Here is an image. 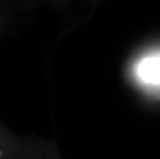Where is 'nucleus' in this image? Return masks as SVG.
<instances>
[{"mask_svg":"<svg viewBox=\"0 0 160 159\" xmlns=\"http://www.w3.org/2000/svg\"><path fill=\"white\" fill-rule=\"evenodd\" d=\"M137 73L142 83L160 86V54L148 56L138 63Z\"/></svg>","mask_w":160,"mask_h":159,"instance_id":"obj_1","label":"nucleus"}]
</instances>
